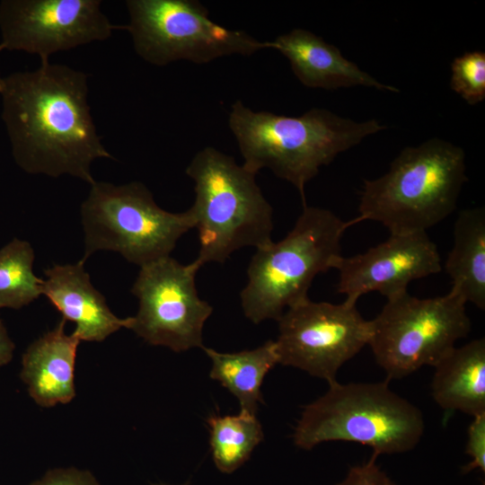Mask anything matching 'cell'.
I'll list each match as a JSON object with an SVG mask.
<instances>
[{"mask_svg":"<svg viewBox=\"0 0 485 485\" xmlns=\"http://www.w3.org/2000/svg\"><path fill=\"white\" fill-rule=\"evenodd\" d=\"M88 93L85 73L49 61L3 78L2 119L22 170L95 181L93 162L113 157L98 135Z\"/></svg>","mask_w":485,"mask_h":485,"instance_id":"obj_1","label":"cell"},{"mask_svg":"<svg viewBox=\"0 0 485 485\" xmlns=\"http://www.w3.org/2000/svg\"><path fill=\"white\" fill-rule=\"evenodd\" d=\"M228 126L242 165L255 173L267 168L288 181L299 191L303 205L305 184L322 166L387 128L375 119L358 122L322 108H313L299 117L254 111L239 100L231 107Z\"/></svg>","mask_w":485,"mask_h":485,"instance_id":"obj_2","label":"cell"},{"mask_svg":"<svg viewBox=\"0 0 485 485\" xmlns=\"http://www.w3.org/2000/svg\"><path fill=\"white\" fill-rule=\"evenodd\" d=\"M466 181L461 146L436 137L407 146L386 173L365 180L356 223L379 222L391 234L427 233L453 213Z\"/></svg>","mask_w":485,"mask_h":485,"instance_id":"obj_3","label":"cell"},{"mask_svg":"<svg viewBox=\"0 0 485 485\" xmlns=\"http://www.w3.org/2000/svg\"><path fill=\"white\" fill-rule=\"evenodd\" d=\"M185 172L195 184L190 209L199 243L193 262L199 269L224 263L242 248L272 242L273 208L257 184V173L212 146L198 151Z\"/></svg>","mask_w":485,"mask_h":485,"instance_id":"obj_4","label":"cell"},{"mask_svg":"<svg viewBox=\"0 0 485 485\" xmlns=\"http://www.w3.org/2000/svg\"><path fill=\"white\" fill-rule=\"evenodd\" d=\"M355 219L343 221L329 209L303 205L291 231L280 241L256 249L240 293L244 315L253 323L278 321L306 299L314 278L334 269L340 241Z\"/></svg>","mask_w":485,"mask_h":485,"instance_id":"obj_5","label":"cell"},{"mask_svg":"<svg viewBox=\"0 0 485 485\" xmlns=\"http://www.w3.org/2000/svg\"><path fill=\"white\" fill-rule=\"evenodd\" d=\"M388 381L329 384L304 407L295 445L310 450L324 442H352L370 446L377 456L412 450L424 434L423 414L392 391Z\"/></svg>","mask_w":485,"mask_h":485,"instance_id":"obj_6","label":"cell"},{"mask_svg":"<svg viewBox=\"0 0 485 485\" xmlns=\"http://www.w3.org/2000/svg\"><path fill=\"white\" fill-rule=\"evenodd\" d=\"M84 252L112 251L139 267L170 256L179 239L192 228L191 210L172 213L160 207L141 182L115 185L94 181L82 203Z\"/></svg>","mask_w":485,"mask_h":485,"instance_id":"obj_7","label":"cell"},{"mask_svg":"<svg viewBox=\"0 0 485 485\" xmlns=\"http://www.w3.org/2000/svg\"><path fill=\"white\" fill-rule=\"evenodd\" d=\"M126 6L129 22L124 29L131 36L136 53L154 66L180 60L206 64L225 56H251L270 48V41L215 22L196 0H128Z\"/></svg>","mask_w":485,"mask_h":485,"instance_id":"obj_8","label":"cell"},{"mask_svg":"<svg viewBox=\"0 0 485 485\" xmlns=\"http://www.w3.org/2000/svg\"><path fill=\"white\" fill-rule=\"evenodd\" d=\"M466 304L450 292L418 298L408 291L387 299L369 321L368 344L387 379L405 377L424 366H435L471 331Z\"/></svg>","mask_w":485,"mask_h":485,"instance_id":"obj_9","label":"cell"},{"mask_svg":"<svg viewBox=\"0 0 485 485\" xmlns=\"http://www.w3.org/2000/svg\"><path fill=\"white\" fill-rule=\"evenodd\" d=\"M198 269L193 261L185 265L171 256L141 266L131 289L138 311L128 329L174 352L203 348V327L213 307L198 296Z\"/></svg>","mask_w":485,"mask_h":485,"instance_id":"obj_10","label":"cell"},{"mask_svg":"<svg viewBox=\"0 0 485 485\" xmlns=\"http://www.w3.org/2000/svg\"><path fill=\"white\" fill-rule=\"evenodd\" d=\"M275 340L278 364L299 368L331 384L339 369L368 344L369 321L355 304L313 302L287 308Z\"/></svg>","mask_w":485,"mask_h":485,"instance_id":"obj_11","label":"cell"},{"mask_svg":"<svg viewBox=\"0 0 485 485\" xmlns=\"http://www.w3.org/2000/svg\"><path fill=\"white\" fill-rule=\"evenodd\" d=\"M100 0H3L0 49L37 55L41 63L59 51L109 39L112 24Z\"/></svg>","mask_w":485,"mask_h":485,"instance_id":"obj_12","label":"cell"},{"mask_svg":"<svg viewBox=\"0 0 485 485\" xmlns=\"http://www.w3.org/2000/svg\"><path fill=\"white\" fill-rule=\"evenodd\" d=\"M334 269L339 271L338 292L356 304L371 292L387 299L407 292L411 281L440 272L442 263L436 245L421 232L390 234L363 253L341 256Z\"/></svg>","mask_w":485,"mask_h":485,"instance_id":"obj_13","label":"cell"},{"mask_svg":"<svg viewBox=\"0 0 485 485\" xmlns=\"http://www.w3.org/2000/svg\"><path fill=\"white\" fill-rule=\"evenodd\" d=\"M42 294L61 313L65 321L75 323L72 332L80 341H102L121 328H128L130 317H117L105 297L93 286L84 263L54 265L44 271Z\"/></svg>","mask_w":485,"mask_h":485,"instance_id":"obj_14","label":"cell"},{"mask_svg":"<svg viewBox=\"0 0 485 485\" xmlns=\"http://www.w3.org/2000/svg\"><path fill=\"white\" fill-rule=\"evenodd\" d=\"M270 48L286 57L291 69L302 84L309 88L336 90L357 85L380 91L399 92L385 84L357 64L345 58L334 45L313 32L296 28L270 41Z\"/></svg>","mask_w":485,"mask_h":485,"instance_id":"obj_15","label":"cell"},{"mask_svg":"<svg viewBox=\"0 0 485 485\" xmlns=\"http://www.w3.org/2000/svg\"><path fill=\"white\" fill-rule=\"evenodd\" d=\"M64 319L33 341L22 355L21 379L40 406L68 403L75 395V366L80 340L65 332Z\"/></svg>","mask_w":485,"mask_h":485,"instance_id":"obj_16","label":"cell"},{"mask_svg":"<svg viewBox=\"0 0 485 485\" xmlns=\"http://www.w3.org/2000/svg\"><path fill=\"white\" fill-rule=\"evenodd\" d=\"M431 395L446 411L485 414V340L454 348L435 366Z\"/></svg>","mask_w":485,"mask_h":485,"instance_id":"obj_17","label":"cell"},{"mask_svg":"<svg viewBox=\"0 0 485 485\" xmlns=\"http://www.w3.org/2000/svg\"><path fill=\"white\" fill-rule=\"evenodd\" d=\"M451 294L485 309V210H462L454 223V244L445 263Z\"/></svg>","mask_w":485,"mask_h":485,"instance_id":"obj_18","label":"cell"},{"mask_svg":"<svg viewBox=\"0 0 485 485\" xmlns=\"http://www.w3.org/2000/svg\"><path fill=\"white\" fill-rule=\"evenodd\" d=\"M202 348L212 361L210 377L238 399L241 410L256 415L258 404L263 401L260 387L264 377L278 364L275 341L234 353Z\"/></svg>","mask_w":485,"mask_h":485,"instance_id":"obj_19","label":"cell"},{"mask_svg":"<svg viewBox=\"0 0 485 485\" xmlns=\"http://www.w3.org/2000/svg\"><path fill=\"white\" fill-rule=\"evenodd\" d=\"M210 447L216 468L232 473L250 457L263 439L256 415L241 410L237 415H212L207 419Z\"/></svg>","mask_w":485,"mask_h":485,"instance_id":"obj_20","label":"cell"},{"mask_svg":"<svg viewBox=\"0 0 485 485\" xmlns=\"http://www.w3.org/2000/svg\"><path fill=\"white\" fill-rule=\"evenodd\" d=\"M33 261L27 241L14 238L0 249V309H20L42 294L43 279L34 274Z\"/></svg>","mask_w":485,"mask_h":485,"instance_id":"obj_21","label":"cell"},{"mask_svg":"<svg viewBox=\"0 0 485 485\" xmlns=\"http://www.w3.org/2000/svg\"><path fill=\"white\" fill-rule=\"evenodd\" d=\"M450 85L468 104L485 99V53L465 52L451 63Z\"/></svg>","mask_w":485,"mask_h":485,"instance_id":"obj_22","label":"cell"},{"mask_svg":"<svg viewBox=\"0 0 485 485\" xmlns=\"http://www.w3.org/2000/svg\"><path fill=\"white\" fill-rule=\"evenodd\" d=\"M465 453L471 461L463 467V472L468 473L479 469L485 472V414L473 417L467 431Z\"/></svg>","mask_w":485,"mask_h":485,"instance_id":"obj_23","label":"cell"},{"mask_svg":"<svg viewBox=\"0 0 485 485\" xmlns=\"http://www.w3.org/2000/svg\"><path fill=\"white\" fill-rule=\"evenodd\" d=\"M378 456L372 454L365 463L350 467L345 478L337 485H397L377 464Z\"/></svg>","mask_w":485,"mask_h":485,"instance_id":"obj_24","label":"cell"},{"mask_svg":"<svg viewBox=\"0 0 485 485\" xmlns=\"http://www.w3.org/2000/svg\"><path fill=\"white\" fill-rule=\"evenodd\" d=\"M30 485H99V483L90 472L68 468L50 470L42 479Z\"/></svg>","mask_w":485,"mask_h":485,"instance_id":"obj_25","label":"cell"},{"mask_svg":"<svg viewBox=\"0 0 485 485\" xmlns=\"http://www.w3.org/2000/svg\"><path fill=\"white\" fill-rule=\"evenodd\" d=\"M14 343L11 340L5 326L0 320V366L8 364L13 356Z\"/></svg>","mask_w":485,"mask_h":485,"instance_id":"obj_26","label":"cell"},{"mask_svg":"<svg viewBox=\"0 0 485 485\" xmlns=\"http://www.w3.org/2000/svg\"><path fill=\"white\" fill-rule=\"evenodd\" d=\"M0 51H1V49H0ZM3 78L4 77H2L1 75H0V91H1V88H2V85H3Z\"/></svg>","mask_w":485,"mask_h":485,"instance_id":"obj_27","label":"cell"},{"mask_svg":"<svg viewBox=\"0 0 485 485\" xmlns=\"http://www.w3.org/2000/svg\"><path fill=\"white\" fill-rule=\"evenodd\" d=\"M157 485H164V484H157ZM185 485H187V484H185Z\"/></svg>","mask_w":485,"mask_h":485,"instance_id":"obj_28","label":"cell"}]
</instances>
